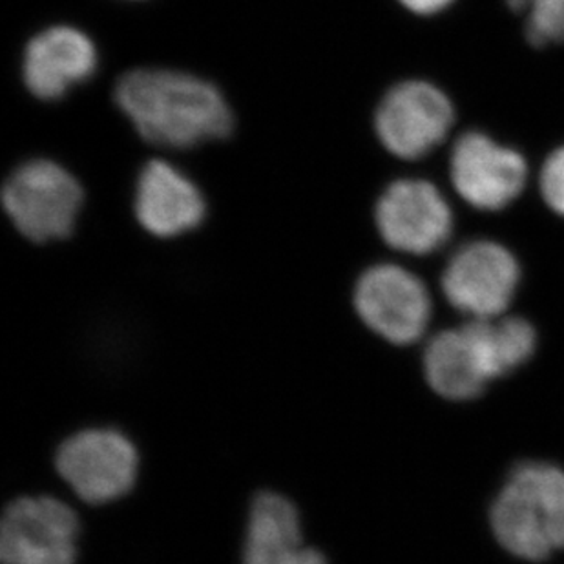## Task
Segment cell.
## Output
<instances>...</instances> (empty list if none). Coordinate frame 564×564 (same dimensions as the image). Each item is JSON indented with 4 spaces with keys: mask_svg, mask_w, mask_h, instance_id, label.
<instances>
[{
    "mask_svg": "<svg viewBox=\"0 0 564 564\" xmlns=\"http://www.w3.org/2000/svg\"><path fill=\"white\" fill-rule=\"evenodd\" d=\"M485 327L486 340L490 346L491 357L496 362L499 377L511 373L532 357L538 344V336L532 325L519 316L511 318L480 319Z\"/></svg>",
    "mask_w": 564,
    "mask_h": 564,
    "instance_id": "obj_15",
    "label": "cell"
},
{
    "mask_svg": "<svg viewBox=\"0 0 564 564\" xmlns=\"http://www.w3.org/2000/svg\"><path fill=\"white\" fill-rule=\"evenodd\" d=\"M527 15L528 39L535 46L564 43V0H508Z\"/></svg>",
    "mask_w": 564,
    "mask_h": 564,
    "instance_id": "obj_16",
    "label": "cell"
},
{
    "mask_svg": "<svg viewBox=\"0 0 564 564\" xmlns=\"http://www.w3.org/2000/svg\"><path fill=\"white\" fill-rule=\"evenodd\" d=\"M116 101L141 138L169 149H191L232 130L221 91L174 69L128 72L116 86Z\"/></svg>",
    "mask_w": 564,
    "mask_h": 564,
    "instance_id": "obj_1",
    "label": "cell"
},
{
    "mask_svg": "<svg viewBox=\"0 0 564 564\" xmlns=\"http://www.w3.org/2000/svg\"><path fill=\"white\" fill-rule=\"evenodd\" d=\"M83 538L77 511L59 497L17 496L0 517L2 564H75Z\"/></svg>",
    "mask_w": 564,
    "mask_h": 564,
    "instance_id": "obj_5",
    "label": "cell"
},
{
    "mask_svg": "<svg viewBox=\"0 0 564 564\" xmlns=\"http://www.w3.org/2000/svg\"><path fill=\"white\" fill-rule=\"evenodd\" d=\"M205 197L183 172L166 161H150L138 180L135 218L155 238H176L202 225Z\"/></svg>",
    "mask_w": 564,
    "mask_h": 564,
    "instance_id": "obj_13",
    "label": "cell"
},
{
    "mask_svg": "<svg viewBox=\"0 0 564 564\" xmlns=\"http://www.w3.org/2000/svg\"><path fill=\"white\" fill-rule=\"evenodd\" d=\"M455 113L452 102L437 86L408 80L383 97L377 116L380 143L402 160H421L446 139Z\"/></svg>",
    "mask_w": 564,
    "mask_h": 564,
    "instance_id": "obj_7",
    "label": "cell"
},
{
    "mask_svg": "<svg viewBox=\"0 0 564 564\" xmlns=\"http://www.w3.org/2000/svg\"><path fill=\"white\" fill-rule=\"evenodd\" d=\"M541 192L554 213L564 216V147L555 150L543 166Z\"/></svg>",
    "mask_w": 564,
    "mask_h": 564,
    "instance_id": "obj_17",
    "label": "cell"
},
{
    "mask_svg": "<svg viewBox=\"0 0 564 564\" xmlns=\"http://www.w3.org/2000/svg\"><path fill=\"white\" fill-rule=\"evenodd\" d=\"M491 527L508 552L543 561L564 549V471L552 464H522L496 505Z\"/></svg>",
    "mask_w": 564,
    "mask_h": 564,
    "instance_id": "obj_2",
    "label": "cell"
},
{
    "mask_svg": "<svg viewBox=\"0 0 564 564\" xmlns=\"http://www.w3.org/2000/svg\"><path fill=\"white\" fill-rule=\"evenodd\" d=\"M83 188L68 171L54 161H28L19 166L2 191L11 224L35 243L72 236L83 207Z\"/></svg>",
    "mask_w": 564,
    "mask_h": 564,
    "instance_id": "obj_4",
    "label": "cell"
},
{
    "mask_svg": "<svg viewBox=\"0 0 564 564\" xmlns=\"http://www.w3.org/2000/svg\"><path fill=\"white\" fill-rule=\"evenodd\" d=\"M352 307L371 333L393 346L421 340L432 316L426 285L413 272L393 263L369 267L358 278Z\"/></svg>",
    "mask_w": 564,
    "mask_h": 564,
    "instance_id": "obj_6",
    "label": "cell"
},
{
    "mask_svg": "<svg viewBox=\"0 0 564 564\" xmlns=\"http://www.w3.org/2000/svg\"><path fill=\"white\" fill-rule=\"evenodd\" d=\"M97 66L91 39L77 28L54 26L33 37L24 52L22 75L28 90L41 99H59L88 79Z\"/></svg>",
    "mask_w": 564,
    "mask_h": 564,
    "instance_id": "obj_14",
    "label": "cell"
},
{
    "mask_svg": "<svg viewBox=\"0 0 564 564\" xmlns=\"http://www.w3.org/2000/svg\"><path fill=\"white\" fill-rule=\"evenodd\" d=\"M527 163L516 150L485 133H464L452 154V182L475 208L499 210L510 205L527 183Z\"/></svg>",
    "mask_w": 564,
    "mask_h": 564,
    "instance_id": "obj_10",
    "label": "cell"
},
{
    "mask_svg": "<svg viewBox=\"0 0 564 564\" xmlns=\"http://www.w3.org/2000/svg\"><path fill=\"white\" fill-rule=\"evenodd\" d=\"M378 232L394 251L430 254L453 229L452 208L432 183L402 180L383 192L375 210Z\"/></svg>",
    "mask_w": 564,
    "mask_h": 564,
    "instance_id": "obj_9",
    "label": "cell"
},
{
    "mask_svg": "<svg viewBox=\"0 0 564 564\" xmlns=\"http://www.w3.org/2000/svg\"><path fill=\"white\" fill-rule=\"evenodd\" d=\"M305 538L304 517L291 497L258 491L247 513L241 564H329Z\"/></svg>",
    "mask_w": 564,
    "mask_h": 564,
    "instance_id": "obj_11",
    "label": "cell"
},
{
    "mask_svg": "<svg viewBox=\"0 0 564 564\" xmlns=\"http://www.w3.org/2000/svg\"><path fill=\"white\" fill-rule=\"evenodd\" d=\"M400 2L419 15H433L453 4V0H400Z\"/></svg>",
    "mask_w": 564,
    "mask_h": 564,
    "instance_id": "obj_18",
    "label": "cell"
},
{
    "mask_svg": "<svg viewBox=\"0 0 564 564\" xmlns=\"http://www.w3.org/2000/svg\"><path fill=\"white\" fill-rule=\"evenodd\" d=\"M424 373L433 391L444 399L479 397L497 378L479 319L433 336L424 351Z\"/></svg>",
    "mask_w": 564,
    "mask_h": 564,
    "instance_id": "obj_12",
    "label": "cell"
},
{
    "mask_svg": "<svg viewBox=\"0 0 564 564\" xmlns=\"http://www.w3.org/2000/svg\"><path fill=\"white\" fill-rule=\"evenodd\" d=\"M54 468L80 502L113 505L135 490L141 453L135 442L118 427H83L57 446Z\"/></svg>",
    "mask_w": 564,
    "mask_h": 564,
    "instance_id": "obj_3",
    "label": "cell"
},
{
    "mask_svg": "<svg viewBox=\"0 0 564 564\" xmlns=\"http://www.w3.org/2000/svg\"><path fill=\"white\" fill-rule=\"evenodd\" d=\"M519 276L521 271L508 249L494 241H475L449 260L442 289L447 302L471 318H497L511 304Z\"/></svg>",
    "mask_w": 564,
    "mask_h": 564,
    "instance_id": "obj_8",
    "label": "cell"
}]
</instances>
